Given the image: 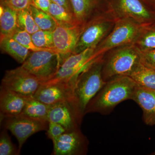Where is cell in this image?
<instances>
[{
	"label": "cell",
	"mask_w": 155,
	"mask_h": 155,
	"mask_svg": "<svg viewBox=\"0 0 155 155\" xmlns=\"http://www.w3.org/2000/svg\"><path fill=\"white\" fill-rule=\"evenodd\" d=\"M137 85L136 82L128 76H118L108 81L88 103L84 114H110L120 103L131 100Z\"/></svg>",
	"instance_id": "obj_1"
},
{
	"label": "cell",
	"mask_w": 155,
	"mask_h": 155,
	"mask_svg": "<svg viewBox=\"0 0 155 155\" xmlns=\"http://www.w3.org/2000/svg\"><path fill=\"white\" fill-rule=\"evenodd\" d=\"M141 63L140 50L134 44L115 48L103 57V79L107 82L118 76H130Z\"/></svg>",
	"instance_id": "obj_2"
},
{
	"label": "cell",
	"mask_w": 155,
	"mask_h": 155,
	"mask_svg": "<svg viewBox=\"0 0 155 155\" xmlns=\"http://www.w3.org/2000/svg\"><path fill=\"white\" fill-rule=\"evenodd\" d=\"M103 58L81 72L75 81L73 90L74 97L83 117L85 116L84 112L88 103L107 83L102 74Z\"/></svg>",
	"instance_id": "obj_3"
},
{
	"label": "cell",
	"mask_w": 155,
	"mask_h": 155,
	"mask_svg": "<svg viewBox=\"0 0 155 155\" xmlns=\"http://www.w3.org/2000/svg\"><path fill=\"white\" fill-rule=\"evenodd\" d=\"M110 11L94 16L84 24L74 54L88 48H95L114 28L116 20Z\"/></svg>",
	"instance_id": "obj_4"
},
{
	"label": "cell",
	"mask_w": 155,
	"mask_h": 155,
	"mask_svg": "<svg viewBox=\"0 0 155 155\" xmlns=\"http://www.w3.org/2000/svg\"><path fill=\"white\" fill-rule=\"evenodd\" d=\"M143 27L132 19H117L110 33L95 48V55L102 57L115 48L134 44Z\"/></svg>",
	"instance_id": "obj_5"
},
{
	"label": "cell",
	"mask_w": 155,
	"mask_h": 155,
	"mask_svg": "<svg viewBox=\"0 0 155 155\" xmlns=\"http://www.w3.org/2000/svg\"><path fill=\"white\" fill-rule=\"evenodd\" d=\"M62 62L60 55L56 52L37 51L31 52L21 66L43 83L53 77Z\"/></svg>",
	"instance_id": "obj_6"
},
{
	"label": "cell",
	"mask_w": 155,
	"mask_h": 155,
	"mask_svg": "<svg viewBox=\"0 0 155 155\" xmlns=\"http://www.w3.org/2000/svg\"><path fill=\"white\" fill-rule=\"evenodd\" d=\"M109 10L116 19H132L143 27L152 26L155 14L140 0H108Z\"/></svg>",
	"instance_id": "obj_7"
},
{
	"label": "cell",
	"mask_w": 155,
	"mask_h": 155,
	"mask_svg": "<svg viewBox=\"0 0 155 155\" xmlns=\"http://www.w3.org/2000/svg\"><path fill=\"white\" fill-rule=\"evenodd\" d=\"M4 128L10 130L17 138L20 152L22 146L31 135L42 130H47L48 121L31 118L20 114L1 120Z\"/></svg>",
	"instance_id": "obj_8"
},
{
	"label": "cell",
	"mask_w": 155,
	"mask_h": 155,
	"mask_svg": "<svg viewBox=\"0 0 155 155\" xmlns=\"http://www.w3.org/2000/svg\"><path fill=\"white\" fill-rule=\"evenodd\" d=\"M41 82L21 66L6 71L2 80L1 86L24 96H33Z\"/></svg>",
	"instance_id": "obj_9"
},
{
	"label": "cell",
	"mask_w": 155,
	"mask_h": 155,
	"mask_svg": "<svg viewBox=\"0 0 155 155\" xmlns=\"http://www.w3.org/2000/svg\"><path fill=\"white\" fill-rule=\"evenodd\" d=\"M53 143L52 155H84L88 151V139L80 128L67 130Z\"/></svg>",
	"instance_id": "obj_10"
},
{
	"label": "cell",
	"mask_w": 155,
	"mask_h": 155,
	"mask_svg": "<svg viewBox=\"0 0 155 155\" xmlns=\"http://www.w3.org/2000/svg\"><path fill=\"white\" fill-rule=\"evenodd\" d=\"M83 26L81 24L74 25L57 24L53 31L54 48L56 52L60 55L62 62L65 58L74 54Z\"/></svg>",
	"instance_id": "obj_11"
},
{
	"label": "cell",
	"mask_w": 155,
	"mask_h": 155,
	"mask_svg": "<svg viewBox=\"0 0 155 155\" xmlns=\"http://www.w3.org/2000/svg\"><path fill=\"white\" fill-rule=\"evenodd\" d=\"M83 117L74 101H66L50 107L48 122H56L67 130L80 128Z\"/></svg>",
	"instance_id": "obj_12"
},
{
	"label": "cell",
	"mask_w": 155,
	"mask_h": 155,
	"mask_svg": "<svg viewBox=\"0 0 155 155\" xmlns=\"http://www.w3.org/2000/svg\"><path fill=\"white\" fill-rule=\"evenodd\" d=\"M73 90L74 86L71 84L64 81H47L41 83L32 97L46 104L52 106L64 101H75Z\"/></svg>",
	"instance_id": "obj_13"
},
{
	"label": "cell",
	"mask_w": 155,
	"mask_h": 155,
	"mask_svg": "<svg viewBox=\"0 0 155 155\" xmlns=\"http://www.w3.org/2000/svg\"><path fill=\"white\" fill-rule=\"evenodd\" d=\"M74 16L84 25L98 14L109 10L108 0H70Z\"/></svg>",
	"instance_id": "obj_14"
},
{
	"label": "cell",
	"mask_w": 155,
	"mask_h": 155,
	"mask_svg": "<svg viewBox=\"0 0 155 155\" xmlns=\"http://www.w3.org/2000/svg\"><path fill=\"white\" fill-rule=\"evenodd\" d=\"M28 97L1 86V120L21 114Z\"/></svg>",
	"instance_id": "obj_15"
},
{
	"label": "cell",
	"mask_w": 155,
	"mask_h": 155,
	"mask_svg": "<svg viewBox=\"0 0 155 155\" xmlns=\"http://www.w3.org/2000/svg\"><path fill=\"white\" fill-rule=\"evenodd\" d=\"M131 100L141 108L143 119L147 125H155V90L137 84Z\"/></svg>",
	"instance_id": "obj_16"
},
{
	"label": "cell",
	"mask_w": 155,
	"mask_h": 155,
	"mask_svg": "<svg viewBox=\"0 0 155 155\" xmlns=\"http://www.w3.org/2000/svg\"><path fill=\"white\" fill-rule=\"evenodd\" d=\"M0 47L2 52L11 56L17 62L22 64L25 62L31 52L12 37L1 38Z\"/></svg>",
	"instance_id": "obj_17"
},
{
	"label": "cell",
	"mask_w": 155,
	"mask_h": 155,
	"mask_svg": "<svg viewBox=\"0 0 155 155\" xmlns=\"http://www.w3.org/2000/svg\"><path fill=\"white\" fill-rule=\"evenodd\" d=\"M4 7V12L2 15H0L1 38L12 37L20 28L17 20L18 12L9 7L6 6Z\"/></svg>",
	"instance_id": "obj_18"
},
{
	"label": "cell",
	"mask_w": 155,
	"mask_h": 155,
	"mask_svg": "<svg viewBox=\"0 0 155 155\" xmlns=\"http://www.w3.org/2000/svg\"><path fill=\"white\" fill-rule=\"evenodd\" d=\"M50 107L32 96L29 97L21 114L34 119L48 121V115Z\"/></svg>",
	"instance_id": "obj_19"
},
{
	"label": "cell",
	"mask_w": 155,
	"mask_h": 155,
	"mask_svg": "<svg viewBox=\"0 0 155 155\" xmlns=\"http://www.w3.org/2000/svg\"><path fill=\"white\" fill-rule=\"evenodd\" d=\"M129 77L140 86L155 90V70L141 63Z\"/></svg>",
	"instance_id": "obj_20"
},
{
	"label": "cell",
	"mask_w": 155,
	"mask_h": 155,
	"mask_svg": "<svg viewBox=\"0 0 155 155\" xmlns=\"http://www.w3.org/2000/svg\"><path fill=\"white\" fill-rule=\"evenodd\" d=\"M48 13L58 25H74L80 24L78 22L74 14L52 1L50 5Z\"/></svg>",
	"instance_id": "obj_21"
},
{
	"label": "cell",
	"mask_w": 155,
	"mask_h": 155,
	"mask_svg": "<svg viewBox=\"0 0 155 155\" xmlns=\"http://www.w3.org/2000/svg\"><path fill=\"white\" fill-rule=\"evenodd\" d=\"M29 10L41 30L51 31L54 30L57 23L49 13L41 11L33 5L31 6Z\"/></svg>",
	"instance_id": "obj_22"
},
{
	"label": "cell",
	"mask_w": 155,
	"mask_h": 155,
	"mask_svg": "<svg viewBox=\"0 0 155 155\" xmlns=\"http://www.w3.org/2000/svg\"><path fill=\"white\" fill-rule=\"evenodd\" d=\"M134 44L140 51L155 49V27H143Z\"/></svg>",
	"instance_id": "obj_23"
},
{
	"label": "cell",
	"mask_w": 155,
	"mask_h": 155,
	"mask_svg": "<svg viewBox=\"0 0 155 155\" xmlns=\"http://www.w3.org/2000/svg\"><path fill=\"white\" fill-rule=\"evenodd\" d=\"M17 20L19 28L31 35L41 30L35 21L29 9L18 12Z\"/></svg>",
	"instance_id": "obj_24"
},
{
	"label": "cell",
	"mask_w": 155,
	"mask_h": 155,
	"mask_svg": "<svg viewBox=\"0 0 155 155\" xmlns=\"http://www.w3.org/2000/svg\"><path fill=\"white\" fill-rule=\"evenodd\" d=\"M52 32L49 31H38L31 35L34 44L38 48L50 49L55 51L54 48Z\"/></svg>",
	"instance_id": "obj_25"
},
{
	"label": "cell",
	"mask_w": 155,
	"mask_h": 155,
	"mask_svg": "<svg viewBox=\"0 0 155 155\" xmlns=\"http://www.w3.org/2000/svg\"><path fill=\"white\" fill-rule=\"evenodd\" d=\"M12 37L18 42L19 44L22 45L24 47L28 49L31 51H51L56 52L54 50L42 48H38L36 46L32 41L31 35L28 33L26 31L21 29V28L18 29L16 32L13 35Z\"/></svg>",
	"instance_id": "obj_26"
},
{
	"label": "cell",
	"mask_w": 155,
	"mask_h": 155,
	"mask_svg": "<svg viewBox=\"0 0 155 155\" xmlns=\"http://www.w3.org/2000/svg\"><path fill=\"white\" fill-rule=\"evenodd\" d=\"M20 153L19 149L12 143L7 129L5 128L0 134V155H18Z\"/></svg>",
	"instance_id": "obj_27"
},
{
	"label": "cell",
	"mask_w": 155,
	"mask_h": 155,
	"mask_svg": "<svg viewBox=\"0 0 155 155\" xmlns=\"http://www.w3.org/2000/svg\"><path fill=\"white\" fill-rule=\"evenodd\" d=\"M1 5L19 12L34 5L33 0H1Z\"/></svg>",
	"instance_id": "obj_28"
},
{
	"label": "cell",
	"mask_w": 155,
	"mask_h": 155,
	"mask_svg": "<svg viewBox=\"0 0 155 155\" xmlns=\"http://www.w3.org/2000/svg\"><path fill=\"white\" fill-rule=\"evenodd\" d=\"M48 138L52 141L58 138L67 130L63 126L56 122H49L48 127L47 130Z\"/></svg>",
	"instance_id": "obj_29"
},
{
	"label": "cell",
	"mask_w": 155,
	"mask_h": 155,
	"mask_svg": "<svg viewBox=\"0 0 155 155\" xmlns=\"http://www.w3.org/2000/svg\"><path fill=\"white\" fill-rule=\"evenodd\" d=\"M140 58L142 64L155 70V49L140 51Z\"/></svg>",
	"instance_id": "obj_30"
},
{
	"label": "cell",
	"mask_w": 155,
	"mask_h": 155,
	"mask_svg": "<svg viewBox=\"0 0 155 155\" xmlns=\"http://www.w3.org/2000/svg\"><path fill=\"white\" fill-rule=\"evenodd\" d=\"M52 0H33L34 5L40 10L48 13Z\"/></svg>",
	"instance_id": "obj_31"
},
{
	"label": "cell",
	"mask_w": 155,
	"mask_h": 155,
	"mask_svg": "<svg viewBox=\"0 0 155 155\" xmlns=\"http://www.w3.org/2000/svg\"><path fill=\"white\" fill-rule=\"evenodd\" d=\"M52 1L64 7V8L66 9L67 11L73 14L70 0H52Z\"/></svg>",
	"instance_id": "obj_32"
},
{
	"label": "cell",
	"mask_w": 155,
	"mask_h": 155,
	"mask_svg": "<svg viewBox=\"0 0 155 155\" xmlns=\"http://www.w3.org/2000/svg\"><path fill=\"white\" fill-rule=\"evenodd\" d=\"M155 14V0H140Z\"/></svg>",
	"instance_id": "obj_33"
},
{
	"label": "cell",
	"mask_w": 155,
	"mask_h": 155,
	"mask_svg": "<svg viewBox=\"0 0 155 155\" xmlns=\"http://www.w3.org/2000/svg\"><path fill=\"white\" fill-rule=\"evenodd\" d=\"M152 26H154V27H155V20L154 21V22L153 24V25H152Z\"/></svg>",
	"instance_id": "obj_34"
},
{
	"label": "cell",
	"mask_w": 155,
	"mask_h": 155,
	"mask_svg": "<svg viewBox=\"0 0 155 155\" xmlns=\"http://www.w3.org/2000/svg\"><path fill=\"white\" fill-rule=\"evenodd\" d=\"M151 155H155V151L154 152L152 153L151 154Z\"/></svg>",
	"instance_id": "obj_35"
}]
</instances>
